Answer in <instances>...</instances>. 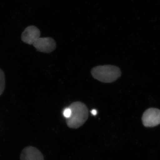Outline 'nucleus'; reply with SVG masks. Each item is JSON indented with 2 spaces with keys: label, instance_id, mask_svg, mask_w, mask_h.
<instances>
[{
  "label": "nucleus",
  "instance_id": "f257e3e1",
  "mask_svg": "<svg viewBox=\"0 0 160 160\" xmlns=\"http://www.w3.org/2000/svg\"><path fill=\"white\" fill-rule=\"evenodd\" d=\"M71 109V116L66 119L67 126L72 129H77L83 126L88 118L89 110L84 103L74 102L69 106Z\"/></svg>",
  "mask_w": 160,
  "mask_h": 160
},
{
  "label": "nucleus",
  "instance_id": "f03ea898",
  "mask_svg": "<svg viewBox=\"0 0 160 160\" xmlns=\"http://www.w3.org/2000/svg\"><path fill=\"white\" fill-rule=\"evenodd\" d=\"M92 75L103 83H112L121 77V70L117 66L104 65L96 66L91 69Z\"/></svg>",
  "mask_w": 160,
  "mask_h": 160
},
{
  "label": "nucleus",
  "instance_id": "7ed1b4c3",
  "mask_svg": "<svg viewBox=\"0 0 160 160\" xmlns=\"http://www.w3.org/2000/svg\"><path fill=\"white\" fill-rule=\"evenodd\" d=\"M142 121L146 127H153L160 124V110L157 108L147 109L143 113Z\"/></svg>",
  "mask_w": 160,
  "mask_h": 160
},
{
  "label": "nucleus",
  "instance_id": "20e7f679",
  "mask_svg": "<svg viewBox=\"0 0 160 160\" xmlns=\"http://www.w3.org/2000/svg\"><path fill=\"white\" fill-rule=\"evenodd\" d=\"M32 45L38 51L45 53H50L56 48L55 41L50 37L39 38Z\"/></svg>",
  "mask_w": 160,
  "mask_h": 160
},
{
  "label": "nucleus",
  "instance_id": "39448f33",
  "mask_svg": "<svg viewBox=\"0 0 160 160\" xmlns=\"http://www.w3.org/2000/svg\"><path fill=\"white\" fill-rule=\"evenodd\" d=\"M41 32L37 27L33 26L27 27L22 34V41L29 45H32L40 38Z\"/></svg>",
  "mask_w": 160,
  "mask_h": 160
},
{
  "label": "nucleus",
  "instance_id": "423d86ee",
  "mask_svg": "<svg viewBox=\"0 0 160 160\" xmlns=\"http://www.w3.org/2000/svg\"><path fill=\"white\" fill-rule=\"evenodd\" d=\"M20 159L21 160H44L42 152L32 146H28L23 149Z\"/></svg>",
  "mask_w": 160,
  "mask_h": 160
},
{
  "label": "nucleus",
  "instance_id": "0eeeda50",
  "mask_svg": "<svg viewBox=\"0 0 160 160\" xmlns=\"http://www.w3.org/2000/svg\"><path fill=\"white\" fill-rule=\"evenodd\" d=\"M6 81L4 72L0 69V96L2 94L5 88Z\"/></svg>",
  "mask_w": 160,
  "mask_h": 160
},
{
  "label": "nucleus",
  "instance_id": "6e6552de",
  "mask_svg": "<svg viewBox=\"0 0 160 160\" xmlns=\"http://www.w3.org/2000/svg\"><path fill=\"white\" fill-rule=\"evenodd\" d=\"M72 111L69 107L66 108L63 111V115L66 119L69 118L71 116Z\"/></svg>",
  "mask_w": 160,
  "mask_h": 160
},
{
  "label": "nucleus",
  "instance_id": "1a4fd4ad",
  "mask_svg": "<svg viewBox=\"0 0 160 160\" xmlns=\"http://www.w3.org/2000/svg\"><path fill=\"white\" fill-rule=\"evenodd\" d=\"M91 114L93 116L96 115L97 114V111L95 109H93V110H92L91 111Z\"/></svg>",
  "mask_w": 160,
  "mask_h": 160
}]
</instances>
